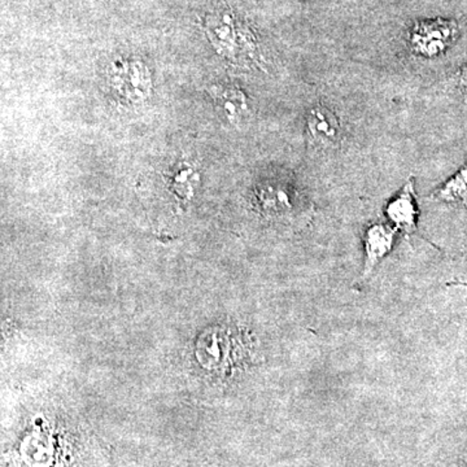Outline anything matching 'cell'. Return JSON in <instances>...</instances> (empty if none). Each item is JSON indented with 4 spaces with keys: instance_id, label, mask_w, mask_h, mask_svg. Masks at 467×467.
Segmentation results:
<instances>
[{
    "instance_id": "2",
    "label": "cell",
    "mask_w": 467,
    "mask_h": 467,
    "mask_svg": "<svg viewBox=\"0 0 467 467\" xmlns=\"http://www.w3.org/2000/svg\"><path fill=\"white\" fill-rule=\"evenodd\" d=\"M457 36L459 26L456 21L444 18L418 21L409 34V46L418 57H438L453 45Z\"/></svg>"
},
{
    "instance_id": "6",
    "label": "cell",
    "mask_w": 467,
    "mask_h": 467,
    "mask_svg": "<svg viewBox=\"0 0 467 467\" xmlns=\"http://www.w3.org/2000/svg\"><path fill=\"white\" fill-rule=\"evenodd\" d=\"M387 218L396 230L405 234L416 232L418 208L414 181L409 180L400 192L389 202L386 208Z\"/></svg>"
},
{
    "instance_id": "1",
    "label": "cell",
    "mask_w": 467,
    "mask_h": 467,
    "mask_svg": "<svg viewBox=\"0 0 467 467\" xmlns=\"http://www.w3.org/2000/svg\"><path fill=\"white\" fill-rule=\"evenodd\" d=\"M205 33L218 54L236 64L254 63L257 47L254 34L230 11H218L205 18Z\"/></svg>"
},
{
    "instance_id": "5",
    "label": "cell",
    "mask_w": 467,
    "mask_h": 467,
    "mask_svg": "<svg viewBox=\"0 0 467 467\" xmlns=\"http://www.w3.org/2000/svg\"><path fill=\"white\" fill-rule=\"evenodd\" d=\"M306 131L316 143L324 147L337 146L343 134L339 117L322 104L312 107L306 113Z\"/></svg>"
},
{
    "instance_id": "11",
    "label": "cell",
    "mask_w": 467,
    "mask_h": 467,
    "mask_svg": "<svg viewBox=\"0 0 467 467\" xmlns=\"http://www.w3.org/2000/svg\"><path fill=\"white\" fill-rule=\"evenodd\" d=\"M467 467V466H466Z\"/></svg>"
},
{
    "instance_id": "10",
    "label": "cell",
    "mask_w": 467,
    "mask_h": 467,
    "mask_svg": "<svg viewBox=\"0 0 467 467\" xmlns=\"http://www.w3.org/2000/svg\"><path fill=\"white\" fill-rule=\"evenodd\" d=\"M454 86L462 94H467V64L461 67L456 76H454Z\"/></svg>"
},
{
    "instance_id": "9",
    "label": "cell",
    "mask_w": 467,
    "mask_h": 467,
    "mask_svg": "<svg viewBox=\"0 0 467 467\" xmlns=\"http://www.w3.org/2000/svg\"><path fill=\"white\" fill-rule=\"evenodd\" d=\"M434 199L447 204L465 205L467 208V160L453 177L436 190Z\"/></svg>"
},
{
    "instance_id": "8",
    "label": "cell",
    "mask_w": 467,
    "mask_h": 467,
    "mask_svg": "<svg viewBox=\"0 0 467 467\" xmlns=\"http://www.w3.org/2000/svg\"><path fill=\"white\" fill-rule=\"evenodd\" d=\"M209 94L230 124H242L250 116V104L241 88L235 86H212Z\"/></svg>"
},
{
    "instance_id": "4",
    "label": "cell",
    "mask_w": 467,
    "mask_h": 467,
    "mask_svg": "<svg viewBox=\"0 0 467 467\" xmlns=\"http://www.w3.org/2000/svg\"><path fill=\"white\" fill-rule=\"evenodd\" d=\"M256 205L267 217L287 218L297 213L299 193L285 183H267L256 193Z\"/></svg>"
},
{
    "instance_id": "7",
    "label": "cell",
    "mask_w": 467,
    "mask_h": 467,
    "mask_svg": "<svg viewBox=\"0 0 467 467\" xmlns=\"http://www.w3.org/2000/svg\"><path fill=\"white\" fill-rule=\"evenodd\" d=\"M398 230L386 223H374L365 234V265L364 276L373 273L380 263L392 250L393 242Z\"/></svg>"
},
{
    "instance_id": "3",
    "label": "cell",
    "mask_w": 467,
    "mask_h": 467,
    "mask_svg": "<svg viewBox=\"0 0 467 467\" xmlns=\"http://www.w3.org/2000/svg\"><path fill=\"white\" fill-rule=\"evenodd\" d=\"M109 84L117 98L129 104L143 103L152 90L150 70L138 60H119L110 67Z\"/></svg>"
}]
</instances>
